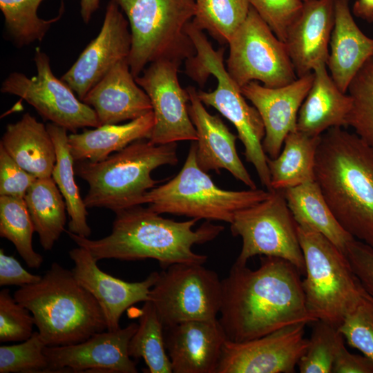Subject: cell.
Returning <instances> with one entry per match:
<instances>
[{
	"instance_id": "obj_36",
	"label": "cell",
	"mask_w": 373,
	"mask_h": 373,
	"mask_svg": "<svg viewBox=\"0 0 373 373\" xmlns=\"http://www.w3.org/2000/svg\"><path fill=\"white\" fill-rule=\"evenodd\" d=\"M347 93L352 99L347 126L373 147V56L353 77Z\"/></svg>"
},
{
	"instance_id": "obj_45",
	"label": "cell",
	"mask_w": 373,
	"mask_h": 373,
	"mask_svg": "<svg viewBox=\"0 0 373 373\" xmlns=\"http://www.w3.org/2000/svg\"><path fill=\"white\" fill-rule=\"evenodd\" d=\"M332 373H373V361L363 354L350 353L343 344L335 358Z\"/></svg>"
},
{
	"instance_id": "obj_8",
	"label": "cell",
	"mask_w": 373,
	"mask_h": 373,
	"mask_svg": "<svg viewBox=\"0 0 373 373\" xmlns=\"http://www.w3.org/2000/svg\"><path fill=\"white\" fill-rule=\"evenodd\" d=\"M306 305L317 320L338 327L366 294L346 255L321 233L297 224Z\"/></svg>"
},
{
	"instance_id": "obj_23",
	"label": "cell",
	"mask_w": 373,
	"mask_h": 373,
	"mask_svg": "<svg viewBox=\"0 0 373 373\" xmlns=\"http://www.w3.org/2000/svg\"><path fill=\"white\" fill-rule=\"evenodd\" d=\"M102 125L133 120L153 111L146 93L136 83L128 58L119 61L82 99Z\"/></svg>"
},
{
	"instance_id": "obj_21",
	"label": "cell",
	"mask_w": 373,
	"mask_h": 373,
	"mask_svg": "<svg viewBox=\"0 0 373 373\" xmlns=\"http://www.w3.org/2000/svg\"><path fill=\"white\" fill-rule=\"evenodd\" d=\"M188 111L196 129V162L204 171H228L249 189H257L236 150L238 136L232 133L218 115H211L198 97L195 88L189 86Z\"/></svg>"
},
{
	"instance_id": "obj_33",
	"label": "cell",
	"mask_w": 373,
	"mask_h": 373,
	"mask_svg": "<svg viewBox=\"0 0 373 373\" xmlns=\"http://www.w3.org/2000/svg\"><path fill=\"white\" fill-rule=\"evenodd\" d=\"M35 231L24 198L0 195V236L10 240L30 268H39L43 256L32 247Z\"/></svg>"
},
{
	"instance_id": "obj_9",
	"label": "cell",
	"mask_w": 373,
	"mask_h": 373,
	"mask_svg": "<svg viewBox=\"0 0 373 373\" xmlns=\"http://www.w3.org/2000/svg\"><path fill=\"white\" fill-rule=\"evenodd\" d=\"M269 194L270 191L262 189L229 191L218 186L198 166L193 141L180 171L165 184L147 191L144 204L159 214L230 224L238 211L262 202Z\"/></svg>"
},
{
	"instance_id": "obj_34",
	"label": "cell",
	"mask_w": 373,
	"mask_h": 373,
	"mask_svg": "<svg viewBox=\"0 0 373 373\" xmlns=\"http://www.w3.org/2000/svg\"><path fill=\"white\" fill-rule=\"evenodd\" d=\"M249 0H195L192 23L221 44L229 41L247 17Z\"/></svg>"
},
{
	"instance_id": "obj_3",
	"label": "cell",
	"mask_w": 373,
	"mask_h": 373,
	"mask_svg": "<svg viewBox=\"0 0 373 373\" xmlns=\"http://www.w3.org/2000/svg\"><path fill=\"white\" fill-rule=\"evenodd\" d=\"M314 171L342 227L373 247V147L355 133L331 128L321 135Z\"/></svg>"
},
{
	"instance_id": "obj_14",
	"label": "cell",
	"mask_w": 373,
	"mask_h": 373,
	"mask_svg": "<svg viewBox=\"0 0 373 373\" xmlns=\"http://www.w3.org/2000/svg\"><path fill=\"white\" fill-rule=\"evenodd\" d=\"M181 62L169 59L157 60L135 77L151 102L154 125L149 140L155 144L198 139L188 111L189 94L178 80Z\"/></svg>"
},
{
	"instance_id": "obj_12",
	"label": "cell",
	"mask_w": 373,
	"mask_h": 373,
	"mask_svg": "<svg viewBox=\"0 0 373 373\" xmlns=\"http://www.w3.org/2000/svg\"><path fill=\"white\" fill-rule=\"evenodd\" d=\"M228 44L227 70L240 88L253 81L280 87L298 78L285 42L251 6Z\"/></svg>"
},
{
	"instance_id": "obj_44",
	"label": "cell",
	"mask_w": 373,
	"mask_h": 373,
	"mask_svg": "<svg viewBox=\"0 0 373 373\" xmlns=\"http://www.w3.org/2000/svg\"><path fill=\"white\" fill-rule=\"evenodd\" d=\"M41 276L32 274L26 270L12 256L6 255L0 249V285L23 287L38 282Z\"/></svg>"
},
{
	"instance_id": "obj_38",
	"label": "cell",
	"mask_w": 373,
	"mask_h": 373,
	"mask_svg": "<svg viewBox=\"0 0 373 373\" xmlns=\"http://www.w3.org/2000/svg\"><path fill=\"white\" fill-rule=\"evenodd\" d=\"M46 344L38 332L19 344L0 347V373L47 372Z\"/></svg>"
},
{
	"instance_id": "obj_35",
	"label": "cell",
	"mask_w": 373,
	"mask_h": 373,
	"mask_svg": "<svg viewBox=\"0 0 373 373\" xmlns=\"http://www.w3.org/2000/svg\"><path fill=\"white\" fill-rule=\"evenodd\" d=\"M43 0H0V9L5 19L6 31L14 43L21 47L35 41H41L53 23L64 11L62 1L59 15L45 20L37 15V9Z\"/></svg>"
},
{
	"instance_id": "obj_20",
	"label": "cell",
	"mask_w": 373,
	"mask_h": 373,
	"mask_svg": "<svg viewBox=\"0 0 373 373\" xmlns=\"http://www.w3.org/2000/svg\"><path fill=\"white\" fill-rule=\"evenodd\" d=\"M164 338L174 373H216L227 340L218 318L164 327Z\"/></svg>"
},
{
	"instance_id": "obj_40",
	"label": "cell",
	"mask_w": 373,
	"mask_h": 373,
	"mask_svg": "<svg viewBox=\"0 0 373 373\" xmlns=\"http://www.w3.org/2000/svg\"><path fill=\"white\" fill-rule=\"evenodd\" d=\"M35 319L28 309L12 296L8 289L0 291V342H22L33 334Z\"/></svg>"
},
{
	"instance_id": "obj_4",
	"label": "cell",
	"mask_w": 373,
	"mask_h": 373,
	"mask_svg": "<svg viewBox=\"0 0 373 373\" xmlns=\"http://www.w3.org/2000/svg\"><path fill=\"white\" fill-rule=\"evenodd\" d=\"M13 296L30 310L47 346L76 344L107 329L97 300L71 270L57 262L38 282L20 287Z\"/></svg>"
},
{
	"instance_id": "obj_30",
	"label": "cell",
	"mask_w": 373,
	"mask_h": 373,
	"mask_svg": "<svg viewBox=\"0 0 373 373\" xmlns=\"http://www.w3.org/2000/svg\"><path fill=\"white\" fill-rule=\"evenodd\" d=\"M46 128L56 151V162L51 177L65 200L66 211L70 217L69 231L88 238L91 229L87 222V207L75 180V160L68 145V131L51 122L47 124Z\"/></svg>"
},
{
	"instance_id": "obj_5",
	"label": "cell",
	"mask_w": 373,
	"mask_h": 373,
	"mask_svg": "<svg viewBox=\"0 0 373 373\" xmlns=\"http://www.w3.org/2000/svg\"><path fill=\"white\" fill-rule=\"evenodd\" d=\"M75 162V175L89 186L84 198L86 207L117 213L144 204L146 193L157 182L152 178V171L161 166L178 164L177 143L157 145L143 139L104 160Z\"/></svg>"
},
{
	"instance_id": "obj_11",
	"label": "cell",
	"mask_w": 373,
	"mask_h": 373,
	"mask_svg": "<svg viewBox=\"0 0 373 373\" xmlns=\"http://www.w3.org/2000/svg\"><path fill=\"white\" fill-rule=\"evenodd\" d=\"M222 280L202 264L176 263L159 273L149 294L164 327L193 320L217 318Z\"/></svg>"
},
{
	"instance_id": "obj_10",
	"label": "cell",
	"mask_w": 373,
	"mask_h": 373,
	"mask_svg": "<svg viewBox=\"0 0 373 373\" xmlns=\"http://www.w3.org/2000/svg\"><path fill=\"white\" fill-rule=\"evenodd\" d=\"M230 224L232 235L242 242L235 262L247 265L256 256H273L305 271L297 224L283 191L272 190L265 200L238 211Z\"/></svg>"
},
{
	"instance_id": "obj_28",
	"label": "cell",
	"mask_w": 373,
	"mask_h": 373,
	"mask_svg": "<svg viewBox=\"0 0 373 373\" xmlns=\"http://www.w3.org/2000/svg\"><path fill=\"white\" fill-rule=\"evenodd\" d=\"M283 191L298 225L321 233L345 253L348 245L354 238L338 222L315 180Z\"/></svg>"
},
{
	"instance_id": "obj_22",
	"label": "cell",
	"mask_w": 373,
	"mask_h": 373,
	"mask_svg": "<svg viewBox=\"0 0 373 373\" xmlns=\"http://www.w3.org/2000/svg\"><path fill=\"white\" fill-rule=\"evenodd\" d=\"M335 0H309L289 27L285 44L297 77L327 65Z\"/></svg>"
},
{
	"instance_id": "obj_24",
	"label": "cell",
	"mask_w": 373,
	"mask_h": 373,
	"mask_svg": "<svg viewBox=\"0 0 373 373\" xmlns=\"http://www.w3.org/2000/svg\"><path fill=\"white\" fill-rule=\"evenodd\" d=\"M327 68L336 86L347 93L353 77L373 56V38L359 28L349 0L334 1V24Z\"/></svg>"
},
{
	"instance_id": "obj_29",
	"label": "cell",
	"mask_w": 373,
	"mask_h": 373,
	"mask_svg": "<svg viewBox=\"0 0 373 373\" xmlns=\"http://www.w3.org/2000/svg\"><path fill=\"white\" fill-rule=\"evenodd\" d=\"M321 136L307 135L297 130L285 139L275 158H267L272 190L283 191L315 180V163Z\"/></svg>"
},
{
	"instance_id": "obj_6",
	"label": "cell",
	"mask_w": 373,
	"mask_h": 373,
	"mask_svg": "<svg viewBox=\"0 0 373 373\" xmlns=\"http://www.w3.org/2000/svg\"><path fill=\"white\" fill-rule=\"evenodd\" d=\"M186 30L195 49V55L186 60V73L200 86L211 75L217 79L215 90H198V97L233 124L244 145L246 160L254 166L262 184L267 191H272L267 156L262 147L265 135L263 122L257 109L247 104L240 88L228 73L224 65V48L215 50L203 31L191 21Z\"/></svg>"
},
{
	"instance_id": "obj_39",
	"label": "cell",
	"mask_w": 373,
	"mask_h": 373,
	"mask_svg": "<svg viewBox=\"0 0 373 373\" xmlns=\"http://www.w3.org/2000/svg\"><path fill=\"white\" fill-rule=\"evenodd\" d=\"M337 328L350 347L373 361V298L366 292Z\"/></svg>"
},
{
	"instance_id": "obj_18",
	"label": "cell",
	"mask_w": 373,
	"mask_h": 373,
	"mask_svg": "<svg viewBox=\"0 0 373 373\" xmlns=\"http://www.w3.org/2000/svg\"><path fill=\"white\" fill-rule=\"evenodd\" d=\"M74 262L71 269L77 280L97 300L104 314L107 329L120 328L123 313L131 306L149 300V294L159 273L151 272L139 282H127L104 272L90 252L82 247L69 251Z\"/></svg>"
},
{
	"instance_id": "obj_42",
	"label": "cell",
	"mask_w": 373,
	"mask_h": 373,
	"mask_svg": "<svg viewBox=\"0 0 373 373\" xmlns=\"http://www.w3.org/2000/svg\"><path fill=\"white\" fill-rule=\"evenodd\" d=\"M37 178L20 166L0 145V195L24 198Z\"/></svg>"
},
{
	"instance_id": "obj_43",
	"label": "cell",
	"mask_w": 373,
	"mask_h": 373,
	"mask_svg": "<svg viewBox=\"0 0 373 373\" xmlns=\"http://www.w3.org/2000/svg\"><path fill=\"white\" fill-rule=\"evenodd\" d=\"M345 254L363 288L373 298V247L354 238Z\"/></svg>"
},
{
	"instance_id": "obj_15",
	"label": "cell",
	"mask_w": 373,
	"mask_h": 373,
	"mask_svg": "<svg viewBox=\"0 0 373 373\" xmlns=\"http://www.w3.org/2000/svg\"><path fill=\"white\" fill-rule=\"evenodd\" d=\"M305 323L243 342L227 340L216 373H293L308 345Z\"/></svg>"
},
{
	"instance_id": "obj_25",
	"label": "cell",
	"mask_w": 373,
	"mask_h": 373,
	"mask_svg": "<svg viewBox=\"0 0 373 373\" xmlns=\"http://www.w3.org/2000/svg\"><path fill=\"white\" fill-rule=\"evenodd\" d=\"M312 72L313 82L299 109L296 130L318 137L331 128L347 126L352 99L336 86L326 64Z\"/></svg>"
},
{
	"instance_id": "obj_48",
	"label": "cell",
	"mask_w": 373,
	"mask_h": 373,
	"mask_svg": "<svg viewBox=\"0 0 373 373\" xmlns=\"http://www.w3.org/2000/svg\"><path fill=\"white\" fill-rule=\"evenodd\" d=\"M301 1L304 2V1H309V0H301Z\"/></svg>"
},
{
	"instance_id": "obj_19",
	"label": "cell",
	"mask_w": 373,
	"mask_h": 373,
	"mask_svg": "<svg viewBox=\"0 0 373 373\" xmlns=\"http://www.w3.org/2000/svg\"><path fill=\"white\" fill-rule=\"evenodd\" d=\"M313 78L312 72L280 87H267L253 81L240 88L262 118L265 130L262 147L270 158L279 155L287 135L296 130L298 113Z\"/></svg>"
},
{
	"instance_id": "obj_47",
	"label": "cell",
	"mask_w": 373,
	"mask_h": 373,
	"mask_svg": "<svg viewBox=\"0 0 373 373\" xmlns=\"http://www.w3.org/2000/svg\"><path fill=\"white\" fill-rule=\"evenodd\" d=\"M99 7V0H80V15L85 23L90 21Z\"/></svg>"
},
{
	"instance_id": "obj_41",
	"label": "cell",
	"mask_w": 373,
	"mask_h": 373,
	"mask_svg": "<svg viewBox=\"0 0 373 373\" xmlns=\"http://www.w3.org/2000/svg\"><path fill=\"white\" fill-rule=\"evenodd\" d=\"M249 2L283 41H285L289 27L299 15L303 5L301 0H249Z\"/></svg>"
},
{
	"instance_id": "obj_46",
	"label": "cell",
	"mask_w": 373,
	"mask_h": 373,
	"mask_svg": "<svg viewBox=\"0 0 373 373\" xmlns=\"http://www.w3.org/2000/svg\"><path fill=\"white\" fill-rule=\"evenodd\" d=\"M352 12L357 17L368 22L373 21V0H356Z\"/></svg>"
},
{
	"instance_id": "obj_7",
	"label": "cell",
	"mask_w": 373,
	"mask_h": 373,
	"mask_svg": "<svg viewBox=\"0 0 373 373\" xmlns=\"http://www.w3.org/2000/svg\"><path fill=\"white\" fill-rule=\"evenodd\" d=\"M125 13L131 34L128 57L133 75L151 62L182 61L195 53L186 32L195 13V0H115Z\"/></svg>"
},
{
	"instance_id": "obj_16",
	"label": "cell",
	"mask_w": 373,
	"mask_h": 373,
	"mask_svg": "<svg viewBox=\"0 0 373 373\" xmlns=\"http://www.w3.org/2000/svg\"><path fill=\"white\" fill-rule=\"evenodd\" d=\"M138 324L100 332L76 344L46 346L47 372L136 373V363L128 354L131 338Z\"/></svg>"
},
{
	"instance_id": "obj_13",
	"label": "cell",
	"mask_w": 373,
	"mask_h": 373,
	"mask_svg": "<svg viewBox=\"0 0 373 373\" xmlns=\"http://www.w3.org/2000/svg\"><path fill=\"white\" fill-rule=\"evenodd\" d=\"M34 61L36 75L29 78L23 73L13 72L2 82L1 92L21 97L44 119L72 133L85 127L101 126L93 108L54 75L49 57L40 48H35Z\"/></svg>"
},
{
	"instance_id": "obj_26",
	"label": "cell",
	"mask_w": 373,
	"mask_h": 373,
	"mask_svg": "<svg viewBox=\"0 0 373 373\" xmlns=\"http://www.w3.org/2000/svg\"><path fill=\"white\" fill-rule=\"evenodd\" d=\"M0 145L20 166L37 178L52 176L56 162L55 144L46 126L30 113L7 125Z\"/></svg>"
},
{
	"instance_id": "obj_37",
	"label": "cell",
	"mask_w": 373,
	"mask_h": 373,
	"mask_svg": "<svg viewBox=\"0 0 373 373\" xmlns=\"http://www.w3.org/2000/svg\"><path fill=\"white\" fill-rule=\"evenodd\" d=\"M306 351L298 361L300 373H332L336 354L345 344L337 327L328 323L314 322Z\"/></svg>"
},
{
	"instance_id": "obj_31",
	"label": "cell",
	"mask_w": 373,
	"mask_h": 373,
	"mask_svg": "<svg viewBox=\"0 0 373 373\" xmlns=\"http://www.w3.org/2000/svg\"><path fill=\"white\" fill-rule=\"evenodd\" d=\"M24 200L33 222L39 242L51 250L64 230L66 205L52 178H37L28 189Z\"/></svg>"
},
{
	"instance_id": "obj_27",
	"label": "cell",
	"mask_w": 373,
	"mask_h": 373,
	"mask_svg": "<svg viewBox=\"0 0 373 373\" xmlns=\"http://www.w3.org/2000/svg\"><path fill=\"white\" fill-rule=\"evenodd\" d=\"M154 125L153 111L124 124L102 125L68 136L75 160L97 162L137 140L149 139Z\"/></svg>"
},
{
	"instance_id": "obj_17",
	"label": "cell",
	"mask_w": 373,
	"mask_h": 373,
	"mask_svg": "<svg viewBox=\"0 0 373 373\" xmlns=\"http://www.w3.org/2000/svg\"><path fill=\"white\" fill-rule=\"evenodd\" d=\"M128 26L118 4L110 0L98 35L61 77L82 101L119 61L128 57L132 43Z\"/></svg>"
},
{
	"instance_id": "obj_32",
	"label": "cell",
	"mask_w": 373,
	"mask_h": 373,
	"mask_svg": "<svg viewBox=\"0 0 373 373\" xmlns=\"http://www.w3.org/2000/svg\"><path fill=\"white\" fill-rule=\"evenodd\" d=\"M128 354L134 359L142 358L149 373H172L164 338V325L149 300L140 312L138 327L130 340Z\"/></svg>"
},
{
	"instance_id": "obj_2",
	"label": "cell",
	"mask_w": 373,
	"mask_h": 373,
	"mask_svg": "<svg viewBox=\"0 0 373 373\" xmlns=\"http://www.w3.org/2000/svg\"><path fill=\"white\" fill-rule=\"evenodd\" d=\"M115 214L111 233L101 239L91 240L66 232L77 246L88 249L97 261L151 258L165 269L176 263L203 265L207 256L193 251V246L213 240L224 230L223 226L208 220L193 230L198 219L178 222L141 205Z\"/></svg>"
},
{
	"instance_id": "obj_1",
	"label": "cell",
	"mask_w": 373,
	"mask_h": 373,
	"mask_svg": "<svg viewBox=\"0 0 373 373\" xmlns=\"http://www.w3.org/2000/svg\"><path fill=\"white\" fill-rule=\"evenodd\" d=\"M300 274L290 262L277 257L264 256L254 270L234 262L222 280L218 320L227 339L243 342L316 322L306 305Z\"/></svg>"
}]
</instances>
